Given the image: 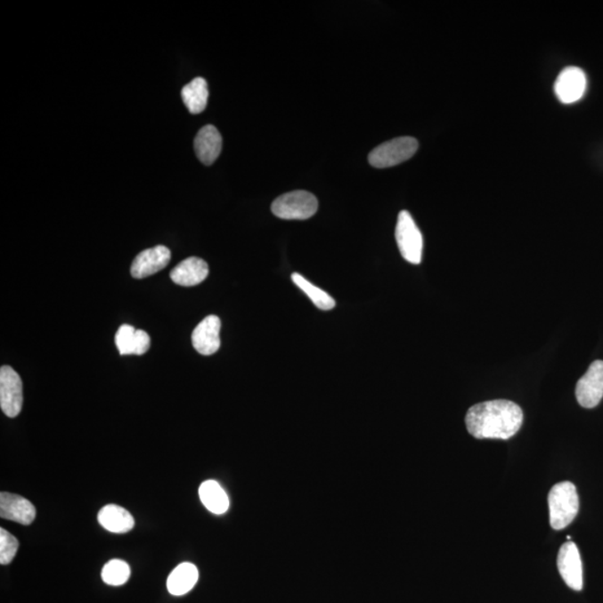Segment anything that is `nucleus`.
I'll list each match as a JSON object with an SVG mask.
<instances>
[{"mask_svg": "<svg viewBox=\"0 0 603 603\" xmlns=\"http://www.w3.org/2000/svg\"><path fill=\"white\" fill-rule=\"evenodd\" d=\"M469 433L477 439H509L521 429V407L509 400L475 404L466 415Z\"/></svg>", "mask_w": 603, "mask_h": 603, "instance_id": "1", "label": "nucleus"}, {"mask_svg": "<svg viewBox=\"0 0 603 603\" xmlns=\"http://www.w3.org/2000/svg\"><path fill=\"white\" fill-rule=\"evenodd\" d=\"M550 523L554 530L566 529L579 512V496L571 482H561L552 487L548 497Z\"/></svg>", "mask_w": 603, "mask_h": 603, "instance_id": "2", "label": "nucleus"}, {"mask_svg": "<svg viewBox=\"0 0 603 603\" xmlns=\"http://www.w3.org/2000/svg\"><path fill=\"white\" fill-rule=\"evenodd\" d=\"M319 201L314 193L297 191L281 195L272 204V213L281 219L306 220L314 216Z\"/></svg>", "mask_w": 603, "mask_h": 603, "instance_id": "3", "label": "nucleus"}, {"mask_svg": "<svg viewBox=\"0 0 603 603\" xmlns=\"http://www.w3.org/2000/svg\"><path fill=\"white\" fill-rule=\"evenodd\" d=\"M418 150V141L412 136H402L378 145L369 155L370 165L385 169L411 159Z\"/></svg>", "mask_w": 603, "mask_h": 603, "instance_id": "4", "label": "nucleus"}, {"mask_svg": "<svg viewBox=\"0 0 603 603\" xmlns=\"http://www.w3.org/2000/svg\"><path fill=\"white\" fill-rule=\"evenodd\" d=\"M395 240L402 257L407 262L420 264L424 240L415 220L406 210H403L398 216L397 227H395Z\"/></svg>", "mask_w": 603, "mask_h": 603, "instance_id": "5", "label": "nucleus"}, {"mask_svg": "<svg viewBox=\"0 0 603 603\" xmlns=\"http://www.w3.org/2000/svg\"><path fill=\"white\" fill-rule=\"evenodd\" d=\"M23 381L10 365L0 369V407L7 417L15 418L23 408Z\"/></svg>", "mask_w": 603, "mask_h": 603, "instance_id": "6", "label": "nucleus"}, {"mask_svg": "<svg viewBox=\"0 0 603 603\" xmlns=\"http://www.w3.org/2000/svg\"><path fill=\"white\" fill-rule=\"evenodd\" d=\"M576 400L580 406L597 407L603 398V361L598 360L590 365L575 388Z\"/></svg>", "mask_w": 603, "mask_h": 603, "instance_id": "7", "label": "nucleus"}, {"mask_svg": "<svg viewBox=\"0 0 603 603\" xmlns=\"http://www.w3.org/2000/svg\"><path fill=\"white\" fill-rule=\"evenodd\" d=\"M558 569L567 587L581 591L583 588V562L574 542L562 545L558 554Z\"/></svg>", "mask_w": 603, "mask_h": 603, "instance_id": "8", "label": "nucleus"}, {"mask_svg": "<svg viewBox=\"0 0 603 603\" xmlns=\"http://www.w3.org/2000/svg\"><path fill=\"white\" fill-rule=\"evenodd\" d=\"M587 90V77L583 69L569 66L562 70L554 86L558 99L565 104L578 102Z\"/></svg>", "mask_w": 603, "mask_h": 603, "instance_id": "9", "label": "nucleus"}, {"mask_svg": "<svg viewBox=\"0 0 603 603\" xmlns=\"http://www.w3.org/2000/svg\"><path fill=\"white\" fill-rule=\"evenodd\" d=\"M171 259V252L166 246H156L141 252L134 258L131 266V275L134 279H145V277L156 274L168 265Z\"/></svg>", "mask_w": 603, "mask_h": 603, "instance_id": "10", "label": "nucleus"}, {"mask_svg": "<svg viewBox=\"0 0 603 603\" xmlns=\"http://www.w3.org/2000/svg\"><path fill=\"white\" fill-rule=\"evenodd\" d=\"M220 328L222 322L216 315L207 316L193 330L191 341L198 354L211 355L220 347Z\"/></svg>", "mask_w": 603, "mask_h": 603, "instance_id": "11", "label": "nucleus"}, {"mask_svg": "<svg viewBox=\"0 0 603 603\" xmlns=\"http://www.w3.org/2000/svg\"><path fill=\"white\" fill-rule=\"evenodd\" d=\"M0 517L23 526H30L37 517V509L24 497L3 492L0 494Z\"/></svg>", "mask_w": 603, "mask_h": 603, "instance_id": "12", "label": "nucleus"}, {"mask_svg": "<svg viewBox=\"0 0 603 603\" xmlns=\"http://www.w3.org/2000/svg\"><path fill=\"white\" fill-rule=\"evenodd\" d=\"M150 337L143 330L123 324L116 334V346L121 355H143L150 349Z\"/></svg>", "mask_w": 603, "mask_h": 603, "instance_id": "13", "label": "nucleus"}, {"mask_svg": "<svg viewBox=\"0 0 603 603\" xmlns=\"http://www.w3.org/2000/svg\"><path fill=\"white\" fill-rule=\"evenodd\" d=\"M223 139L214 126H206L198 132L195 139V152L202 164L213 165L222 152Z\"/></svg>", "mask_w": 603, "mask_h": 603, "instance_id": "14", "label": "nucleus"}, {"mask_svg": "<svg viewBox=\"0 0 603 603\" xmlns=\"http://www.w3.org/2000/svg\"><path fill=\"white\" fill-rule=\"evenodd\" d=\"M208 274V264L204 259L189 257L171 271L170 277L174 283L189 288L202 283Z\"/></svg>", "mask_w": 603, "mask_h": 603, "instance_id": "15", "label": "nucleus"}, {"mask_svg": "<svg viewBox=\"0 0 603 603\" xmlns=\"http://www.w3.org/2000/svg\"><path fill=\"white\" fill-rule=\"evenodd\" d=\"M98 521L101 526L112 534H125L134 527V519L126 509L110 504L100 510Z\"/></svg>", "mask_w": 603, "mask_h": 603, "instance_id": "16", "label": "nucleus"}, {"mask_svg": "<svg viewBox=\"0 0 603 603\" xmlns=\"http://www.w3.org/2000/svg\"><path fill=\"white\" fill-rule=\"evenodd\" d=\"M198 578L200 574L197 566L192 563L184 562L171 572L167 581V588L173 596H183L195 587Z\"/></svg>", "mask_w": 603, "mask_h": 603, "instance_id": "17", "label": "nucleus"}, {"mask_svg": "<svg viewBox=\"0 0 603 603\" xmlns=\"http://www.w3.org/2000/svg\"><path fill=\"white\" fill-rule=\"evenodd\" d=\"M182 98L189 112L198 114L204 111L208 103V85L205 78L197 77L182 90Z\"/></svg>", "mask_w": 603, "mask_h": 603, "instance_id": "18", "label": "nucleus"}, {"mask_svg": "<svg viewBox=\"0 0 603 603\" xmlns=\"http://www.w3.org/2000/svg\"><path fill=\"white\" fill-rule=\"evenodd\" d=\"M200 496L202 504L209 512L224 514L230 508V500L223 487L215 481H206L200 487Z\"/></svg>", "mask_w": 603, "mask_h": 603, "instance_id": "19", "label": "nucleus"}, {"mask_svg": "<svg viewBox=\"0 0 603 603\" xmlns=\"http://www.w3.org/2000/svg\"><path fill=\"white\" fill-rule=\"evenodd\" d=\"M292 281L299 289H302L311 298L314 305L319 307L320 310L329 311L336 306V301H334L332 297H330L323 289L316 288L315 285L312 284L311 281L305 279L301 274H298V273L292 274Z\"/></svg>", "mask_w": 603, "mask_h": 603, "instance_id": "20", "label": "nucleus"}, {"mask_svg": "<svg viewBox=\"0 0 603 603\" xmlns=\"http://www.w3.org/2000/svg\"><path fill=\"white\" fill-rule=\"evenodd\" d=\"M101 575H102L105 583L118 587V585L125 584L129 580L131 575L130 566L125 561L114 558L103 566Z\"/></svg>", "mask_w": 603, "mask_h": 603, "instance_id": "21", "label": "nucleus"}, {"mask_svg": "<svg viewBox=\"0 0 603 603\" xmlns=\"http://www.w3.org/2000/svg\"><path fill=\"white\" fill-rule=\"evenodd\" d=\"M19 548V540L5 529H0V565H10L14 560Z\"/></svg>", "mask_w": 603, "mask_h": 603, "instance_id": "22", "label": "nucleus"}]
</instances>
